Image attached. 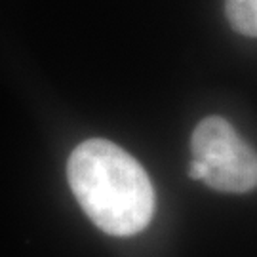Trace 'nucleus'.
Returning a JSON list of instances; mask_svg holds the SVG:
<instances>
[{
  "label": "nucleus",
  "mask_w": 257,
  "mask_h": 257,
  "mask_svg": "<svg viewBox=\"0 0 257 257\" xmlns=\"http://www.w3.org/2000/svg\"><path fill=\"white\" fill-rule=\"evenodd\" d=\"M67 177L84 213L112 236H132L155 213V189L134 156L107 139H88L73 151Z\"/></svg>",
  "instance_id": "nucleus-1"
},
{
  "label": "nucleus",
  "mask_w": 257,
  "mask_h": 257,
  "mask_svg": "<svg viewBox=\"0 0 257 257\" xmlns=\"http://www.w3.org/2000/svg\"><path fill=\"white\" fill-rule=\"evenodd\" d=\"M193 160L204 166V183L219 193L242 194L257 187V153L221 116H208L191 138Z\"/></svg>",
  "instance_id": "nucleus-2"
},
{
  "label": "nucleus",
  "mask_w": 257,
  "mask_h": 257,
  "mask_svg": "<svg viewBox=\"0 0 257 257\" xmlns=\"http://www.w3.org/2000/svg\"><path fill=\"white\" fill-rule=\"evenodd\" d=\"M225 12L236 33L257 38V0H225Z\"/></svg>",
  "instance_id": "nucleus-3"
}]
</instances>
